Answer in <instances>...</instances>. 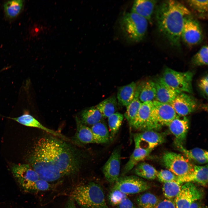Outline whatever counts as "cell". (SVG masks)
<instances>
[{
	"mask_svg": "<svg viewBox=\"0 0 208 208\" xmlns=\"http://www.w3.org/2000/svg\"><path fill=\"white\" fill-rule=\"evenodd\" d=\"M202 208H208V207L206 205L203 206Z\"/></svg>",
	"mask_w": 208,
	"mask_h": 208,
	"instance_id": "obj_44",
	"label": "cell"
},
{
	"mask_svg": "<svg viewBox=\"0 0 208 208\" xmlns=\"http://www.w3.org/2000/svg\"><path fill=\"white\" fill-rule=\"evenodd\" d=\"M151 151L135 148L128 161L124 166L121 173L122 176H125L138 164L139 162L147 157Z\"/></svg>",
	"mask_w": 208,
	"mask_h": 208,
	"instance_id": "obj_22",
	"label": "cell"
},
{
	"mask_svg": "<svg viewBox=\"0 0 208 208\" xmlns=\"http://www.w3.org/2000/svg\"><path fill=\"white\" fill-rule=\"evenodd\" d=\"M137 86L136 84L133 82L118 89L117 98L120 105L126 107L132 101L134 97Z\"/></svg>",
	"mask_w": 208,
	"mask_h": 208,
	"instance_id": "obj_21",
	"label": "cell"
},
{
	"mask_svg": "<svg viewBox=\"0 0 208 208\" xmlns=\"http://www.w3.org/2000/svg\"><path fill=\"white\" fill-rule=\"evenodd\" d=\"M117 208H138L127 197L123 199L118 205Z\"/></svg>",
	"mask_w": 208,
	"mask_h": 208,
	"instance_id": "obj_42",
	"label": "cell"
},
{
	"mask_svg": "<svg viewBox=\"0 0 208 208\" xmlns=\"http://www.w3.org/2000/svg\"><path fill=\"white\" fill-rule=\"evenodd\" d=\"M157 3V1L155 0H135L131 12L142 16L152 24L153 15Z\"/></svg>",
	"mask_w": 208,
	"mask_h": 208,
	"instance_id": "obj_18",
	"label": "cell"
},
{
	"mask_svg": "<svg viewBox=\"0 0 208 208\" xmlns=\"http://www.w3.org/2000/svg\"><path fill=\"white\" fill-rule=\"evenodd\" d=\"M156 208H176L174 200L165 199L159 200Z\"/></svg>",
	"mask_w": 208,
	"mask_h": 208,
	"instance_id": "obj_41",
	"label": "cell"
},
{
	"mask_svg": "<svg viewBox=\"0 0 208 208\" xmlns=\"http://www.w3.org/2000/svg\"><path fill=\"white\" fill-rule=\"evenodd\" d=\"M148 22L142 16L130 12L124 14L119 21L122 34L127 41L137 43L141 41L147 31Z\"/></svg>",
	"mask_w": 208,
	"mask_h": 208,
	"instance_id": "obj_4",
	"label": "cell"
},
{
	"mask_svg": "<svg viewBox=\"0 0 208 208\" xmlns=\"http://www.w3.org/2000/svg\"><path fill=\"white\" fill-rule=\"evenodd\" d=\"M193 74L190 71L180 72L169 68L164 70L162 78L168 85L181 92H192Z\"/></svg>",
	"mask_w": 208,
	"mask_h": 208,
	"instance_id": "obj_7",
	"label": "cell"
},
{
	"mask_svg": "<svg viewBox=\"0 0 208 208\" xmlns=\"http://www.w3.org/2000/svg\"><path fill=\"white\" fill-rule=\"evenodd\" d=\"M139 90L137 86L134 97L132 101L126 106V110L124 114V116L128 122L130 129L142 103L139 99Z\"/></svg>",
	"mask_w": 208,
	"mask_h": 208,
	"instance_id": "obj_29",
	"label": "cell"
},
{
	"mask_svg": "<svg viewBox=\"0 0 208 208\" xmlns=\"http://www.w3.org/2000/svg\"><path fill=\"white\" fill-rule=\"evenodd\" d=\"M158 171L153 166L146 163L138 164L133 169L136 176L147 180H152L157 178Z\"/></svg>",
	"mask_w": 208,
	"mask_h": 208,
	"instance_id": "obj_27",
	"label": "cell"
},
{
	"mask_svg": "<svg viewBox=\"0 0 208 208\" xmlns=\"http://www.w3.org/2000/svg\"><path fill=\"white\" fill-rule=\"evenodd\" d=\"M95 143L104 144L110 139L109 131L105 124L101 121L93 125L91 128Z\"/></svg>",
	"mask_w": 208,
	"mask_h": 208,
	"instance_id": "obj_26",
	"label": "cell"
},
{
	"mask_svg": "<svg viewBox=\"0 0 208 208\" xmlns=\"http://www.w3.org/2000/svg\"><path fill=\"white\" fill-rule=\"evenodd\" d=\"M150 188L149 183L136 175L119 177L113 187L127 195L139 193Z\"/></svg>",
	"mask_w": 208,
	"mask_h": 208,
	"instance_id": "obj_9",
	"label": "cell"
},
{
	"mask_svg": "<svg viewBox=\"0 0 208 208\" xmlns=\"http://www.w3.org/2000/svg\"><path fill=\"white\" fill-rule=\"evenodd\" d=\"M170 104L179 116H185L196 109V100L191 96L184 93L179 94Z\"/></svg>",
	"mask_w": 208,
	"mask_h": 208,
	"instance_id": "obj_14",
	"label": "cell"
},
{
	"mask_svg": "<svg viewBox=\"0 0 208 208\" xmlns=\"http://www.w3.org/2000/svg\"><path fill=\"white\" fill-rule=\"evenodd\" d=\"M21 0L9 1L4 5V9L6 16L10 18L16 17L19 14L23 5Z\"/></svg>",
	"mask_w": 208,
	"mask_h": 208,
	"instance_id": "obj_33",
	"label": "cell"
},
{
	"mask_svg": "<svg viewBox=\"0 0 208 208\" xmlns=\"http://www.w3.org/2000/svg\"><path fill=\"white\" fill-rule=\"evenodd\" d=\"M208 75L205 76L200 80L198 83V87L204 95L207 97L208 95Z\"/></svg>",
	"mask_w": 208,
	"mask_h": 208,
	"instance_id": "obj_39",
	"label": "cell"
},
{
	"mask_svg": "<svg viewBox=\"0 0 208 208\" xmlns=\"http://www.w3.org/2000/svg\"><path fill=\"white\" fill-rule=\"evenodd\" d=\"M155 14L160 32L172 46L180 49L184 19L191 14L190 11L177 1L167 0L157 5Z\"/></svg>",
	"mask_w": 208,
	"mask_h": 208,
	"instance_id": "obj_2",
	"label": "cell"
},
{
	"mask_svg": "<svg viewBox=\"0 0 208 208\" xmlns=\"http://www.w3.org/2000/svg\"><path fill=\"white\" fill-rule=\"evenodd\" d=\"M153 107L148 130L155 131L167 125L178 116L170 104L156 100L153 101Z\"/></svg>",
	"mask_w": 208,
	"mask_h": 208,
	"instance_id": "obj_6",
	"label": "cell"
},
{
	"mask_svg": "<svg viewBox=\"0 0 208 208\" xmlns=\"http://www.w3.org/2000/svg\"><path fill=\"white\" fill-rule=\"evenodd\" d=\"M159 201L156 196L150 192L139 195L135 199L138 208H156Z\"/></svg>",
	"mask_w": 208,
	"mask_h": 208,
	"instance_id": "obj_31",
	"label": "cell"
},
{
	"mask_svg": "<svg viewBox=\"0 0 208 208\" xmlns=\"http://www.w3.org/2000/svg\"><path fill=\"white\" fill-rule=\"evenodd\" d=\"M208 166L194 165L193 172L190 176L183 179L181 183L194 182L204 187L208 185Z\"/></svg>",
	"mask_w": 208,
	"mask_h": 208,
	"instance_id": "obj_19",
	"label": "cell"
},
{
	"mask_svg": "<svg viewBox=\"0 0 208 208\" xmlns=\"http://www.w3.org/2000/svg\"><path fill=\"white\" fill-rule=\"evenodd\" d=\"M121 162V148H115L102 168V172L107 181L115 183L119 178Z\"/></svg>",
	"mask_w": 208,
	"mask_h": 208,
	"instance_id": "obj_13",
	"label": "cell"
},
{
	"mask_svg": "<svg viewBox=\"0 0 208 208\" xmlns=\"http://www.w3.org/2000/svg\"><path fill=\"white\" fill-rule=\"evenodd\" d=\"M158 180L163 183L170 181H179V177L168 170H161L157 172Z\"/></svg>",
	"mask_w": 208,
	"mask_h": 208,
	"instance_id": "obj_38",
	"label": "cell"
},
{
	"mask_svg": "<svg viewBox=\"0 0 208 208\" xmlns=\"http://www.w3.org/2000/svg\"><path fill=\"white\" fill-rule=\"evenodd\" d=\"M11 170L20 187L25 192H30L34 183L39 179L37 173L28 164H14Z\"/></svg>",
	"mask_w": 208,
	"mask_h": 208,
	"instance_id": "obj_8",
	"label": "cell"
},
{
	"mask_svg": "<svg viewBox=\"0 0 208 208\" xmlns=\"http://www.w3.org/2000/svg\"><path fill=\"white\" fill-rule=\"evenodd\" d=\"M155 83L156 89L155 100L159 102L170 104L176 96L181 93L168 85L162 77L157 79Z\"/></svg>",
	"mask_w": 208,
	"mask_h": 208,
	"instance_id": "obj_17",
	"label": "cell"
},
{
	"mask_svg": "<svg viewBox=\"0 0 208 208\" xmlns=\"http://www.w3.org/2000/svg\"><path fill=\"white\" fill-rule=\"evenodd\" d=\"M77 131L76 138L79 142L84 144L95 143L91 128L83 124L80 119L76 118Z\"/></svg>",
	"mask_w": 208,
	"mask_h": 208,
	"instance_id": "obj_23",
	"label": "cell"
},
{
	"mask_svg": "<svg viewBox=\"0 0 208 208\" xmlns=\"http://www.w3.org/2000/svg\"><path fill=\"white\" fill-rule=\"evenodd\" d=\"M81 122L83 124L92 125L101 121L103 118L99 111L95 107L83 110L81 114Z\"/></svg>",
	"mask_w": 208,
	"mask_h": 208,
	"instance_id": "obj_30",
	"label": "cell"
},
{
	"mask_svg": "<svg viewBox=\"0 0 208 208\" xmlns=\"http://www.w3.org/2000/svg\"><path fill=\"white\" fill-rule=\"evenodd\" d=\"M8 118L24 125L38 128L53 135L65 138V137L61 134L44 127L33 116L28 114H25L17 117Z\"/></svg>",
	"mask_w": 208,
	"mask_h": 208,
	"instance_id": "obj_20",
	"label": "cell"
},
{
	"mask_svg": "<svg viewBox=\"0 0 208 208\" xmlns=\"http://www.w3.org/2000/svg\"><path fill=\"white\" fill-rule=\"evenodd\" d=\"M135 148L152 151L164 140V134L154 130H146L134 134Z\"/></svg>",
	"mask_w": 208,
	"mask_h": 208,
	"instance_id": "obj_12",
	"label": "cell"
},
{
	"mask_svg": "<svg viewBox=\"0 0 208 208\" xmlns=\"http://www.w3.org/2000/svg\"><path fill=\"white\" fill-rule=\"evenodd\" d=\"M139 99L141 103L155 100L156 89L155 82L148 81L138 86Z\"/></svg>",
	"mask_w": 208,
	"mask_h": 208,
	"instance_id": "obj_24",
	"label": "cell"
},
{
	"mask_svg": "<svg viewBox=\"0 0 208 208\" xmlns=\"http://www.w3.org/2000/svg\"><path fill=\"white\" fill-rule=\"evenodd\" d=\"M208 46H203L192 57L191 63L194 66H200L208 64Z\"/></svg>",
	"mask_w": 208,
	"mask_h": 208,
	"instance_id": "obj_36",
	"label": "cell"
},
{
	"mask_svg": "<svg viewBox=\"0 0 208 208\" xmlns=\"http://www.w3.org/2000/svg\"><path fill=\"white\" fill-rule=\"evenodd\" d=\"M124 118L122 114L116 112L108 117L110 139L112 140L118 132Z\"/></svg>",
	"mask_w": 208,
	"mask_h": 208,
	"instance_id": "obj_32",
	"label": "cell"
},
{
	"mask_svg": "<svg viewBox=\"0 0 208 208\" xmlns=\"http://www.w3.org/2000/svg\"><path fill=\"white\" fill-rule=\"evenodd\" d=\"M204 195L203 191L193 183H185L174 198L176 207L188 208L194 203L202 199Z\"/></svg>",
	"mask_w": 208,
	"mask_h": 208,
	"instance_id": "obj_11",
	"label": "cell"
},
{
	"mask_svg": "<svg viewBox=\"0 0 208 208\" xmlns=\"http://www.w3.org/2000/svg\"><path fill=\"white\" fill-rule=\"evenodd\" d=\"M49 187L50 185L48 182L40 179L34 183V191L47 190Z\"/></svg>",
	"mask_w": 208,
	"mask_h": 208,
	"instance_id": "obj_40",
	"label": "cell"
},
{
	"mask_svg": "<svg viewBox=\"0 0 208 208\" xmlns=\"http://www.w3.org/2000/svg\"><path fill=\"white\" fill-rule=\"evenodd\" d=\"M182 152L189 159L201 164H205L208 162V152L199 148H195L188 150L182 145L178 146Z\"/></svg>",
	"mask_w": 208,
	"mask_h": 208,
	"instance_id": "obj_25",
	"label": "cell"
},
{
	"mask_svg": "<svg viewBox=\"0 0 208 208\" xmlns=\"http://www.w3.org/2000/svg\"><path fill=\"white\" fill-rule=\"evenodd\" d=\"M167 126L175 138L178 146L182 145L185 141L189 127V122L186 116H179Z\"/></svg>",
	"mask_w": 208,
	"mask_h": 208,
	"instance_id": "obj_16",
	"label": "cell"
},
{
	"mask_svg": "<svg viewBox=\"0 0 208 208\" xmlns=\"http://www.w3.org/2000/svg\"><path fill=\"white\" fill-rule=\"evenodd\" d=\"M95 107L99 111L103 118H108L116 112L117 109L116 99L114 96L103 100Z\"/></svg>",
	"mask_w": 208,
	"mask_h": 208,
	"instance_id": "obj_28",
	"label": "cell"
},
{
	"mask_svg": "<svg viewBox=\"0 0 208 208\" xmlns=\"http://www.w3.org/2000/svg\"><path fill=\"white\" fill-rule=\"evenodd\" d=\"M71 195V198L83 208H109L103 189L97 183L92 182L78 185Z\"/></svg>",
	"mask_w": 208,
	"mask_h": 208,
	"instance_id": "obj_3",
	"label": "cell"
},
{
	"mask_svg": "<svg viewBox=\"0 0 208 208\" xmlns=\"http://www.w3.org/2000/svg\"><path fill=\"white\" fill-rule=\"evenodd\" d=\"M29 161L40 179L50 182L74 173L79 166V158L73 149L65 142L51 137L39 140Z\"/></svg>",
	"mask_w": 208,
	"mask_h": 208,
	"instance_id": "obj_1",
	"label": "cell"
},
{
	"mask_svg": "<svg viewBox=\"0 0 208 208\" xmlns=\"http://www.w3.org/2000/svg\"><path fill=\"white\" fill-rule=\"evenodd\" d=\"M191 8L200 17L205 18L208 11V0H191L186 1Z\"/></svg>",
	"mask_w": 208,
	"mask_h": 208,
	"instance_id": "obj_35",
	"label": "cell"
},
{
	"mask_svg": "<svg viewBox=\"0 0 208 208\" xmlns=\"http://www.w3.org/2000/svg\"><path fill=\"white\" fill-rule=\"evenodd\" d=\"M202 206L200 200L194 203L188 208H202Z\"/></svg>",
	"mask_w": 208,
	"mask_h": 208,
	"instance_id": "obj_43",
	"label": "cell"
},
{
	"mask_svg": "<svg viewBox=\"0 0 208 208\" xmlns=\"http://www.w3.org/2000/svg\"><path fill=\"white\" fill-rule=\"evenodd\" d=\"M182 184L179 181H175L164 183L162 190L165 197L168 199H174L179 192Z\"/></svg>",
	"mask_w": 208,
	"mask_h": 208,
	"instance_id": "obj_34",
	"label": "cell"
},
{
	"mask_svg": "<svg viewBox=\"0 0 208 208\" xmlns=\"http://www.w3.org/2000/svg\"><path fill=\"white\" fill-rule=\"evenodd\" d=\"M127 197V194L118 190L113 188L109 194L108 199L111 205L117 206Z\"/></svg>",
	"mask_w": 208,
	"mask_h": 208,
	"instance_id": "obj_37",
	"label": "cell"
},
{
	"mask_svg": "<svg viewBox=\"0 0 208 208\" xmlns=\"http://www.w3.org/2000/svg\"><path fill=\"white\" fill-rule=\"evenodd\" d=\"M153 107L152 101L142 103L131 128L142 131L148 130Z\"/></svg>",
	"mask_w": 208,
	"mask_h": 208,
	"instance_id": "obj_15",
	"label": "cell"
},
{
	"mask_svg": "<svg viewBox=\"0 0 208 208\" xmlns=\"http://www.w3.org/2000/svg\"><path fill=\"white\" fill-rule=\"evenodd\" d=\"M162 161L168 170L179 177L180 183L192 174L194 170V165L188 159L180 154L166 152L163 156Z\"/></svg>",
	"mask_w": 208,
	"mask_h": 208,
	"instance_id": "obj_5",
	"label": "cell"
},
{
	"mask_svg": "<svg viewBox=\"0 0 208 208\" xmlns=\"http://www.w3.org/2000/svg\"><path fill=\"white\" fill-rule=\"evenodd\" d=\"M203 34L198 22L192 14L184 19L181 34V39L186 44L193 46L200 43L203 39Z\"/></svg>",
	"mask_w": 208,
	"mask_h": 208,
	"instance_id": "obj_10",
	"label": "cell"
}]
</instances>
